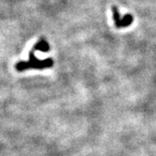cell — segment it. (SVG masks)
<instances>
[{
	"label": "cell",
	"instance_id": "1",
	"mask_svg": "<svg viewBox=\"0 0 156 156\" xmlns=\"http://www.w3.org/2000/svg\"><path fill=\"white\" fill-rule=\"evenodd\" d=\"M54 64L52 58H47L44 60H41L35 57V55L33 52L29 53V60L28 61H20L16 64V69L19 72L25 71L30 68L34 69H44L52 67Z\"/></svg>",
	"mask_w": 156,
	"mask_h": 156
},
{
	"label": "cell",
	"instance_id": "2",
	"mask_svg": "<svg viewBox=\"0 0 156 156\" xmlns=\"http://www.w3.org/2000/svg\"><path fill=\"white\" fill-rule=\"evenodd\" d=\"M132 23H133V16L131 14H125L123 16V18L120 19L119 27H129Z\"/></svg>",
	"mask_w": 156,
	"mask_h": 156
},
{
	"label": "cell",
	"instance_id": "3",
	"mask_svg": "<svg viewBox=\"0 0 156 156\" xmlns=\"http://www.w3.org/2000/svg\"><path fill=\"white\" fill-rule=\"evenodd\" d=\"M34 49H35V50H38V51H41V52H48L49 49H50V47H49L48 42L42 40V41H39V42L36 44L35 47H34Z\"/></svg>",
	"mask_w": 156,
	"mask_h": 156
},
{
	"label": "cell",
	"instance_id": "4",
	"mask_svg": "<svg viewBox=\"0 0 156 156\" xmlns=\"http://www.w3.org/2000/svg\"><path fill=\"white\" fill-rule=\"evenodd\" d=\"M112 12H113V18H114V21H115V24H116V27H119V22H120V14H119V9L116 6H113L112 7Z\"/></svg>",
	"mask_w": 156,
	"mask_h": 156
}]
</instances>
